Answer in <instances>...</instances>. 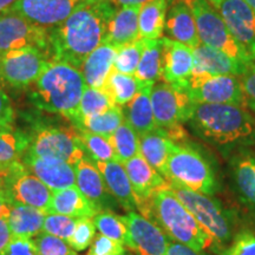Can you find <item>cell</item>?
Masks as SVG:
<instances>
[{
  "instance_id": "cell-41",
  "label": "cell",
  "mask_w": 255,
  "mask_h": 255,
  "mask_svg": "<svg viewBox=\"0 0 255 255\" xmlns=\"http://www.w3.org/2000/svg\"><path fill=\"white\" fill-rule=\"evenodd\" d=\"M32 241L36 246L38 255H78L68 241L49 233L40 232Z\"/></svg>"
},
{
  "instance_id": "cell-17",
  "label": "cell",
  "mask_w": 255,
  "mask_h": 255,
  "mask_svg": "<svg viewBox=\"0 0 255 255\" xmlns=\"http://www.w3.org/2000/svg\"><path fill=\"white\" fill-rule=\"evenodd\" d=\"M219 12L232 34L248 56L255 59V11L246 0H225Z\"/></svg>"
},
{
  "instance_id": "cell-20",
  "label": "cell",
  "mask_w": 255,
  "mask_h": 255,
  "mask_svg": "<svg viewBox=\"0 0 255 255\" xmlns=\"http://www.w3.org/2000/svg\"><path fill=\"white\" fill-rule=\"evenodd\" d=\"M194 71V49L182 43L163 38L162 78L174 87H183Z\"/></svg>"
},
{
  "instance_id": "cell-53",
  "label": "cell",
  "mask_w": 255,
  "mask_h": 255,
  "mask_svg": "<svg viewBox=\"0 0 255 255\" xmlns=\"http://www.w3.org/2000/svg\"><path fill=\"white\" fill-rule=\"evenodd\" d=\"M15 1L17 0H0V15L8 12Z\"/></svg>"
},
{
  "instance_id": "cell-49",
  "label": "cell",
  "mask_w": 255,
  "mask_h": 255,
  "mask_svg": "<svg viewBox=\"0 0 255 255\" xmlns=\"http://www.w3.org/2000/svg\"><path fill=\"white\" fill-rule=\"evenodd\" d=\"M167 255H207V254L203 253V252L193 250V248L188 247L183 244H180V242L169 241Z\"/></svg>"
},
{
  "instance_id": "cell-24",
  "label": "cell",
  "mask_w": 255,
  "mask_h": 255,
  "mask_svg": "<svg viewBox=\"0 0 255 255\" xmlns=\"http://www.w3.org/2000/svg\"><path fill=\"white\" fill-rule=\"evenodd\" d=\"M116 53L117 47L111 45L108 41H104L87 57L81 68L87 87L95 89L104 88L110 73L114 70Z\"/></svg>"
},
{
  "instance_id": "cell-35",
  "label": "cell",
  "mask_w": 255,
  "mask_h": 255,
  "mask_svg": "<svg viewBox=\"0 0 255 255\" xmlns=\"http://www.w3.org/2000/svg\"><path fill=\"white\" fill-rule=\"evenodd\" d=\"M141 85L142 83L135 76L113 70L105 83L104 89L109 94L114 104L123 108L133 100Z\"/></svg>"
},
{
  "instance_id": "cell-26",
  "label": "cell",
  "mask_w": 255,
  "mask_h": 255,
  "mask_svg": "<svg viewBox=\"0 0 255 255\" xmlns=\"http://www.w3.org/2000/svg\"><path fill=\"white\" fill-rule=\"evenodd\" d=\"M100 210L83 195L77 186L52 193L47 214H60L75 219H92Z\"/></svg>"
},
{
  "instance_id": "cell-47",
  "label": "cell",
  "mask_w": 255,
  "mask_h": 255,
  "mask_svg": "<svg viewBox=\"0 0 255 255\" xmlns=\"http://www.w3.org/2000/svg\"><path fill=\"white\" fill-rule=\"evenodd\" d=\"M0 255H38L31 239H12Z\"/></svg>"
},
{
  "instance_id": "cell-46",
  "label": "cell",
  "mask_w": 255,
  "mask_h": 255,
  "mask_svg": "<svg viewBox=\"0 0 255 255\" xmlns=\"http://www.w3.org/2000/svg\"><path fill=\"white\" fill-rule=\"evenodd\" d=\"M242 91H244L245 107L255 114V59L247 64L245 72L240 76Z\"/></svg>"
},
{
  "instance_id": "cell-15",
  "label": "cell",
  "mask_w": 255,
  "mask_h": 255,
  "mask_svg": "<svg viewBox=\"0 0 255 255\" xmlns=\"http://www.w3.org/2000/svg\"><path fill=\"white\" fill-rule=\"evenodd\" d=\"M130 234V248L135 255H167L169 239L154 222L137 212L122 215Z\"/></svg>"
},
{
  "instance_id": "cell-16",
  "label": "cell",
  "mask_w": 255,
  "mask_h": 255,
  "mask_svg": "<svg viewBox=\"0 0 255 255\" xmlns=\"http://www.w3.org/2000/svg\"><path fill=\"white\" fill-rule=\"evenodd\" d=\"M83 0H17L8 12H13L41 27L62 24Z\"/></svg>"
},
{
  "instance_id": "cell-4",
  "label": "cell",
  "mask_w": 255,
  "mask_h": 255,
  "mask_svg": "<svg viewBox=\"0 0 255 255\" xmlns=\"http://www.w3.org/2000/svg\"><path fill=\"white\" fill-rule=\"evenodd\" d=\"M31 87L32 104L46 113L62 115L72 123L87 85L81 70L69 63L51 60Z\"/></svg>"
},
{
  "instance_id": "cell-52",
  "label": "cell",
  "mask_w": 255,
  "mask_h": 255,
  "mask_svg": "<svg viewBox=\"0 0 255 255\" xmlns=\"http://www.w3.org/2000/svg\"><path fill=\"white\" fill-rule=\"evenodd\" d=\"M110 1L113 2L117 8H119V7H123V6H132V5L142 6L143 4H145L146 1H149V0H110Z\"/></svg>"
},
{
  "instance_id": "cell-7",
  "label": "cell",
  "mask_w": 255,
  "mask_h": 255,
  "mask_svg": "<svg viewBox=\"0 0 255 255\" xmlns=\"http://www.w3.org/2000/svg\"><path fill=\"white\" fill-rule=\"evenodd\" d=\"M25 154L39 158H53L76 165L85 150L77 129L50 124H36L30 133V145Z\"/></svg>"
},
{
  "instance_id": "cell-55",
  "label": "cell",
  "mask_w": 255,
  "mask_h": 255,
  "mask_svg": "<svg viewBox=\"0 0 255 255\" xmlns=\"http://www.w3.org/2000/svg\"><path fill=\"white\" fill-rule=\"evenodd\" d=\"M246 1H247V4L250 5L251 7L255 11V0H246Z\"/></svg>"
},
{
  "instance_id": "cell-10",
  "label": "cell",
  "mask_w": 255,
  "mask_h": 255,
  "mask_svg": "<svg viewBox=\"0 0 255 255\" xmlns=\"http://www.w3.org/2000/svg\"><path fill=\"white\" fill-rule=\"evenodd\" d=\"M51 59L44 51L36 47L12 50L1 53V79L14 89L31 87Z\"/></svg>"
},
{
  "instance_id": "cell-58",
  "label": "cell",
  "mask_w": 255,
  "mask_h": 255,
  "mask_svg": "<svg viewBox=\"0 0 255 255\" xmlns=\"http://www.w3.org/2000/svg\"><path fill=\"white\" fill-rule=\"evenodd\" d=\"M83 1H102V0H83Z\"/></svg>"
},
{
  "instance_id": "cell-34",
  "label": "cell",
  "mask_w": 255,
  "mask_h": 255,
  "mask_svg": "<svg viewBox=\"0 0 255 255\" xmlns=\"http://www.w3.org/2000/svg\"><path fill=\"white\" fill-rule=\"evenodd\" d=\"M30 145V135L14 127L0 129V163L11 164L21 161Z\"/></svg>"
},
{
  "instance_id": "cell-56",
  "label": "cell",
  "mask_w": 255,
  "mask_h": 255,
  "mask_svg": "<svg viewBox=\"0 0 255 255\" xmlns=\"http://www.w3.org/2000/svg\"><path fill=\"white\" fill-rule=\"evenodd\" d=\"M2 82L1 79V53H0V83Z\"/></svg>"
},
{
  "instance_id": "cell-28",
  "label": "cell",
  "mask_w": 255,
  "mask_h": 255,
  "mask_svg": "<svg viewBox=\"0 0 255 255\" xmlns=\"http://www.w3.org/2000/svg\"><path fill=\"white\" fill-rule=\"evenodd\" d=\"M141 6H123L119 7L111 18L105 41L117 49L139 39L138 13Z\"/></svg>"
},
{
  "instance_id": "cell-6",
  "label": "cell",
  "mask_w": 255,
  "mask_h": 255,
  "mask_svg": "<svg viewBox=\"0 0 255 255\" xmlns=\"http://www.w3.org/2000/svg\"><path fill=\"white\" fill-rule=\"evenodd\" d=\"M168 183L181 202L195 216L201 227L214 240L221 253L240 231L238 213L225 206L215 196L196 193L174 181H169Z\"/></svg>"
},
{
  "instance_id": "cell-54",
  "label": "cell",
  "mask_w": 255,
  "mask_h": 255,
  "mask_svg": "<svg viewBox=\"0 0 255 255\" xmlns=\"http://www.w3.org/2000/svg\"><path fill=\"white\" fill-rule=\"evenodd\" d=\"M208 1H209L210 4H212L213 6H214V7L218 8V7H219V5L221 4L222 1H225V0H208Z\"/></svg>"
},
{
  "instance_id": "cell-44",
  "label": "cell",
  "mask_w": 255,
  "mask_h": 255,
  "mask_svg": "<svg viewBox=\"0 0 255 255\" xmlns=\"http://www.w3.org/2000/svg\"><path fill=\"white\" fill-rule=\"evenodd\" d=\"M220 255H255V234L251 229H240Z\"/></svg>"
},
{
  "instance_id": "cell-1",
  "label": "cell",
  "mask_w": 255,
  "mask_h": 255,
  "mask_svg": "<svg viewBox=\"0 0 255 255\" xmlns=\"http://www.w3.org/2000/svg\"><path fill=\"white\" fill-rule=\"evenodd\" d=\"M117 7L110 0L82 1L62 24L49 28V56L81 70L92 51L104 43Z\"/></svg>"
},
{
  "instance_id": "cell-51",
  "label": "cell",
  "mask_w": 255,
  "mask_h": 255,
  "mask_svg": "<svg viewBox=\"0 0 255 255\" xmlns=\"http://www.w3.org/2000/svg\"><path fill=\"white\" fill-rule=\"evenodd\" d=\"M9 215V206L7 197H6L4 186H2V178H0V216Z\"/></svg>"
},
{
  "instance_id": "cell-21",
  "label": "cell",
  "mask_w": 255,
  "mask_h": 255,
  "mask_svg": "<svg viewBox=\"0 0 255 255\" xmlns=\"http://www.w3.org/2000/svg\"><path fill=\"white\" fill-rule=\"evenodd\" d=\"M128 176L131 182L136 197L137 210L150 199L152 194L161 187L168 184V181L151 167L141 154L133 156L123 163Z\"/></svg>"
},
{
  "instance_id": "cell-45",
  "label": "cell",
  "mask_w": 255,
  "mask_h": 255,
  "mask_svg": "<svg viewBox=\"0 0 255 255\" xmlns=\"http://www.w3.org/2000/svg\"><path fill=\"white\" fill-rule=\"evenodd\" d=\"M127 251V247L123 244L100 233L95 235L88 255H120Z\"/></svg>"
},
{
  "instance_id": "cell-38",
  "label": "cell",
  "mask_w": 255,
  "mask_h": 255,
  "mask_svg": "<svg viewBox=\"0 0 255 255\" xmlns=\"http://www.w3.org/2000/svg\"><path fill=\"white\" fill-rule=\"evenodd\" d=\"M109 138L121 163H124L128 159L139 154L138 133L126 120Z\"/></svg>"
},
{
  "instance_id": "cell-3",
  "label": "cell",
  "mask_w": 255,
  "mask_h": 255,
  "mask_svg": "<svg viewBox=\"0 0 255 255\" xmlns=\"http://www.w3.org/2000/svg\"><path fill=\"white\" fill-rule=\"evenodd\" d=\"M138 212L158 226L170 241L180 242L203 253L220 254L214 240L181 202L169 183L156 190L150 199L139 207Z\"/></svg>"
},
{
  "instance_id": "cell-13",
  "label": "cell",
  "mask_w": 255,
  "mask_h": 255,
  "mask_svg": "<svg viewBox=\"0 0 255 255\" xmlns=\"http://www.w3.org/2000/svg\"><path fill=\"white\" fill-rule=\"evenodd\" d=\"M2 186L8 205L20 203L47 213L53 191L27 171L21 161L8 176L2 178Z\"/></svg>"
},
{
  "instance_id": "cell-32",
  "label": "cell",
  "mask_w": 255,
  "mask_h": 255,
  "mask_svg": "<svg viewBox=\"0 0 255 255\" xmlns=\"http://www.w3.org/2000/svg\"><path fill=\"white\" fill-rule=\"evenodd\" d=\"M143 40L142 57L133 76L141 83L155 84L162 77L163 71V38Z\"/></svg>"
},
{
  "instance_id": "cell-48",
  "label": "cell",
  "mask_w": 255,
  "mask_h": 255,
  "mask_svg": "<svg viewBox=\"0 0 255 255\" xmlns=\"http://www.w3.org/2000/svg\"><path fill=\"white\" fill-rule=\"evenodd\" d=\"M14 110L8 96L0 89V129L13 127Z\"/></svg>"
},
{
  "instance_id": "cell-39",
  "label": "cell",
  "mask_w": 255,
  "mask_h": 255,
  "mask_svg": "<svg viewBox=\"0 0 255 255\" xmlns=\"http://www.w3.org/2000/svg\"><path fill=\"white\" fill-rule=\"evenodd\" d=\"M87 156L94 161H119L109 137L77 130Z\"/></svg>"
},
{
  "instance_id": "cell-40",
  "label": "cell",
  "mask_w": 255,
  "mask_h": 255,
  "mask_svg": "<svg viewBox=\"0 0 255 255\" xmlns=\"http://www.w3.org/2000/svg\"><path fill=\"white\" fill-rule=\"evenodd\" d=\"M143 47H144V40L142 38L119 47L116 58H115L114 70L126 73V75H135L137 66L141 60Z\"/></svg>"
},
{
  "instance_id": "cell-9",
  "label": "cell",
  "mask_w": 255,
  "mask_h": 255,
  "mask_svg": "<svg viewBox=\"0 0 255 255\" xmlns=\"http://www.w3.org/2000/svg\"><path fill=\"white\" fill-rule=\"evenodd\" d=\"M180 89L186 91L193 103L237 104L245 107L244 91L238 76L193 73Z\"/></svg>"
},
{
  "instance_id": "cell-30",
  "label": "cell",
  "mask_w": 255,
  "mask_h": 255,
  "mask_svg": "<svg viewBox=\"0 0 255 255\" xmlns=\"http://www.w3.org/2000/svg\"><path fill=\"white\" fill-rule=\"evenodd\" d=\"M8 206V225L12 239H32L43 232L46 212L20 203H9Z\"/></svg>"
},
{
  "instance_id": "cell-14",
  "label": "cell",
  "mask_w": 255,
  "mask_h": 255,
  "mask_svg": "<svg viewBox=\"0 0 255 255\" xmlns=\"http://www.w3.org/2000/svg\"><path fill=\"white\" fill-rule=\"evenodd\" d=\"M228 184L235 199L255 219V151L241 149L228 159Z\"/></svg>"
},
{
  "instance_id": "cell-2",
  "label": "cell",
  "mask_w": 255,
  "mask_h": 255,
  "mask_svg": "<svg viewBox=\"0 0 255 255\" xmlns=\"http://www.w3.org/2000/svg\"><path fill=\"white\" fill-rule=\"evenodd\" d=\"M187 123L225 156L255 145V120L244 105L194 103Z\"/></svg>"
},
{
  "instance_id": "cell-29",
  "label": "cell",
  "mask_w": 255,
  "mask_h": 255,
  "mask_svg": "<svg viewBox=\"0 0 255 255\" xmlns=\"http://www.w3.org/2000/svg\"><path fill=\"white\" fill-rule=\"evenodd\" d=\"M152 87L154 84L151 83H142L141 88L133 97V100L122 108L124 120L135 129L138 136L157 128L155 123L150 100Z\"/></svg>"
},
{
  "instance_id": "cell-31",
  "label": "cell",
  "mask_w": 255,
  "mask_h": 255,
  "mask_svg": "<svg viewBox=\"0 0 255 255\" xmlns=\"http://www.w3.org/2000/svg\"><path fill=\"white\" fill-rule=\"evenodd\" d=\"M167 0H149L139 8L138 30L142 39H159L167 20Z\"/></svg>"
},
{
  "instance_id": "cell-22",
  "label": "cell",
  "mask_w": 255,
  "mask_h": 255,
  "mask_svg": "<svg viewBox=\"0 0 255 255\" xmlns=\"http://www.w3.org/2000/svg\"><path fill=\"white\" fill-rule=\"evenodd\" d=\"M247 64L202 43L194 49L193 73L240 77L246 70Z\"/></svg>"
},
{
  "instance_id": "cell-23",
  "label": "cell",
  "mask_w": 255,
  "mask_h": 255,
  "mask_svg": "<svg viewBox=\"0 0 255 255\" xmlns=\"http://www.w3.org/2000/svg\"><path fill=\"white\" fill-rule=\"evenodd\" d=\"M94 163L100 170L108 189L121 208L127 212H136V197L123 163L119 161H94Z\"/></svg>"
},
{
  "instance_id": "cell-50",
  "label": "cell",
  "mask_w": 255,
  "mask_h": 255,
  "mask_svg": "<svg viewBox=\"0 0 255 255\" xmlns=\"http://www.w3.org/2000/svg\"><path fill=\"white\" fill-rule=\"evenodd\" d=\"M12 240V233L8 225V216H0V252Z\"/></svg>"
},
{
  "instance_id": "cell-12",
  "label": "cell",
  "mask_w": 255,
  "mask_h": 255,
  "mask_svg": "<svg viewBox=\"0 0 255 255\" xmlns=\"http://www.w3.org/2000/svg\"><path fill=\"white\" fill-rule=\"evenodd\" d=\"M36 47L49 56V28L41 27L13 12L0 15V53Z\"/></svg>"
},
{
  "instance_id": "cell-36",
  "label": "cell",
  "mask_w": 255,
  "mask_h": 255,
  "mask_svg": "<svg viewBox=\"0 0 255 255\" xmlns=\"http://www.w3.org/2000/svg\"><path fill=\"white\" fill-rule=\"evenodd\" d=\"M114 102L105 89H95L85 87L83 92L81 103L78 107V113L72 124H77L88 117L95 116L113 107Z\"/></svg>"
},
{
  "instance_id": "cell-37",
  "label": "cell",
  "mask_w": 255,
  "mask_h": 255,
  "mask_svg": "<svg viewBox=\"0 0 255 255\" xmlns=\"http://www.w3.org/2000/svg\"><path fill=\"white\" fill-rule=\"evenodd\" d=\"M96 229L105 237L114 239V240L123 244L127 248H130V234L126 221L122 215H117L116 213L105 210L100 212L92 218Z\"/></svg>"
},
{
  "instance_id": "cell-27",
  "label": "cell",
  "mask_w": 255,
  "mask_h": 255,
  "mask_svg": "<svg viewBox=\"0 0 255 255\" xmlns=\"http://www.w3.org/2000/svg\"><path fill=\"white\" fill-rule=\"evenodd\" d=\"M164 30L167 31L169 39L182 43L193 49L201 44L193 11L190 5L184 1H177L170 8Z\"/></svg>"
},
{
  "instance_id": "cell-33",
  "label": "cell",
  "mask_w": 255,
  "mask_h": 255,
  "mask_svg": "<svg viewBox=\"0 0 255 255\" xmlns=\"http://www.w3.org/2000/svg\"><path fill=\"white\" fill-rule=\"evenodd\" d=\"M124 122V114L122 107L113 105L103 113L88 117L75 124L76 129L82 131H88L97 135L110 137L116 131L117 128Z\"/></svg>"
},
{
  "instance_id": "cell-8",
  "label": "cell",
  "mask_w": 255,
  "mask_h": 255,
  "mask_svg": "<svg viewBox=\"0 0 255 255\" xmlns=\"http://www.w3.org/2000/svg\"><path fill=\"white\" fill-rule=\"evenodd\" d=\"M189 5L195 18L201 43L222 51L244 63L253 60L233 36L219 9L208 0H191Z\"/></svg>"
},
{
  "instance_id": "cell-19",
  "label": "cell",
  "mask_w": 255,
  "mask_h": 255,
  "mask_svg": "<svg viewBox=\"0 0 255 255\" xmlns=\"http://www.w3.org/2000/svg\"><path fill=\"white\" fill-rule=\"evenodd\" d=\"M25 169L37 176L52 191L76 186L75 165L53 158H39L25 154L21 158Z\"/></svg>"
},
{
  "instance_id": "cell-43",
  "label": "cell",
  "mask_w": 255,
  "mask_h": 255,
  "mask_svg": "<svg viewBox=\"0 0 255 255\" xmlns=\"http://www.w3.org/2000/svg\"><path fill=\"white\" fill-rule=\"evenodd\" d=\"M96 235V227L92 219H78L68 244L76 252L85 251L91 246Z\"/></svg>"
},
{
  "instance_id": "cell-25",
  "label": "cell",
  "mask_w": 255,
  "mask_h": 255,
  "mask_svg": "<svg viewBox=\"0 0 255 255\" xmlns=\"http://www.w3.org/2000/svg\"><path fill=\"white\" fill-rule=\"evenodd\" d=\"M175 143L163 130H155L138 136L139 154L142 157L168 181V161Z\"/></svg>"
},
{
  "instance_id": "cell-11",
  "label": "cell",
  "mask_w": 255,
  "mask_h": 255,
  "mask_svg": "<svg viewBox=\"0 0 255 255\" xmlns=\"http://www.w3.org/2000/svg\"><path fill=\"white\" fill-rule=\"evenodd\" d=\"M156 127L169 129L188 122L194 103L182 89L167 82H156L150 94Z\"/></svg>"
},
{
  "instance_id": "cell-18",
  "label": "cell",
  "mask_w": 255,
  "mask_h": 255,
  "mask_svg": "<svg viewBox=\"0 0 255 255\" xmlns=\"http://www.w3.org/2000/svg\"><path fill=\"white\" fill-rule=\"evenodd\" d=\"M75 169L76 186L100 212H105V210L113 212V209L120 207L108 189L100 170L89 156L85 155L75 165Z\"/></svg>"
},
{
  "instance_id": "cell-57",
  "label": "cell",
  "mask_w": 255,
  "mask_h": 255,
  "mask_svg": "<svg viewBox=\"0 0 255 255\" xmlns=\"http://www.w3.org/2000/svg\"><path fill=\"white\" fill-rule=\"evenodd\" d=\"M120 255H132V254L130 253V252H128V251H127V252H124L123 254H120Z\"/></svg>"
},
{
  "instance_id": "cell-5",
  "label": "cell",
  "mask_w": 255,
  "mask_h": 255,
  "mask_svg": "<svg viewBox=\"0 0 255 255\" xmlns=\"http://www.w3.org/2000/svg\"><path fill=\"white\" fill-rule=\"evenodd\" d=\"M169 181L208 196H215L223 190V178L218 164L189 141L174 144L168 161Z\"/></svg>"
},
{
  "instance_id": "cell-42",
  "label": "cell",
  "mask_w": 255,
  "mask_h": 255,
  "mask_svg": "<svg viewBox=\"0 0 255 255\" xmlns=\"http://www.w3.org/2000/svg\"><path fill=\"white\" fill-rule=\"evenodd\" d=\"M78 219L60 214H47L43 223V232L68 241Z\"/></svg>"
}]
</instances>
